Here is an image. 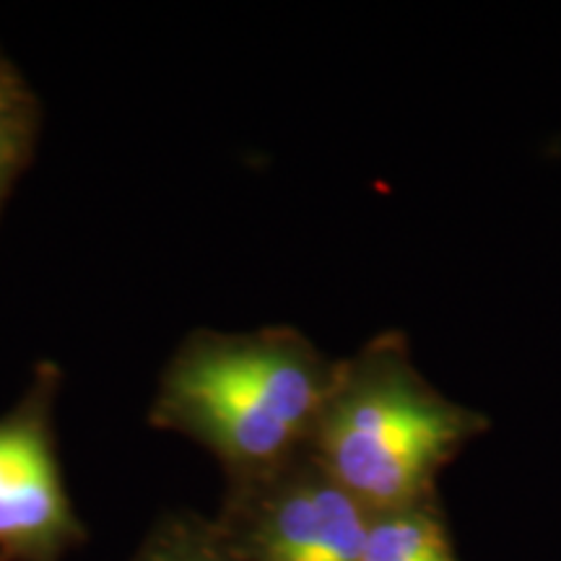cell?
I'll list each match as a JSON object with an SVG mask.
<instances>
[{"mask_svg": "<svg viewBox=\"0 0 561 561\" xmlns=\"http://www.w3.org/2000/svg\"><path fill=\"white\" fill-rule=\"evenodd\" d=\"M486 421L421 375L401 333L335 367L312 439L322 473L371 515L419 504L434 476Z\"/></svg>", "mask_w": 561, "mask_h": 561, "instance_id": "6da1fadb", "label": "cell"}, {"mask_svg": "<svg viewBox=\"0 0 561 561\" xmlns=\"http://www.w3.org/2000/svg\"><path fill=\"white\" fill-rule=\"evenodd\" d=\"M335 367L291 331L206 339L174 364L164 409L234 466H273L312 437Z\"/></svg>", "mask_w": 561, "mask_h": 561, "instance_id": "7a4b0ae2", "label": "cell"}, {"mask_svg": "<svg viewBox=\"0 0 561 561\" xmlns=\"http://www.w3.org/2000/svg\"><path fill=\"white\" fill-rule=\"evenodd\" d=\"M76 530L79 525L39 413L0 421V549L47 559Z\"/></svg>", "mask_w": 561, "mask_h": 561, "instance_id": "3957f363", "label": "cell"}, {"mask_svg": "<svg viewBox=\"0 0 561 561\" xmlns=\"http://www.w3.org/2000/svg\"><path fill=\"white\" fill-rule=\"evenodd\" d=\"M371 515L328 479L286 486L257 528L263 561H362Z\"/></svg>", "mask_w": 561, "mask_h": 561, "instance_id": "277c9868", "label": "cell"}, {"mask_svg": "<svg viewBox=\"0 0 561 561\" xmlns=\"http://www.w3.org/2000/svg\"><path fill=\"white\" fill-rule=\"evenodd\" d=\"M362 561H455L432 512L419 504L371 515Z\"/></svg>", "mask_w": 561, "mask_h": 561, "instance_id": "5b68a950", "label": "cell"}, {"mask_svg": "<svg viewBox=\"0 0 561 561\" xmlns=\"http://www.w3.org/2000/svg\"><path fill=\"white\" fill-rule=\"evenodd\" d=\"M30 140V112L16 87L0 89V195L16 172Z\"/></svg>", "mask_w": 561, "mask_h": 561, "instance_id": "8992f818", "label": "cell"}, {"mask_svg": "<svg viewBox=\"0 0 561 561\" xmlns=\"http://www.w3.org/2000/svg\"><path fill=\"white\" fill-rule=\"evenodd\" d=\"M3 87H9V81H5L3 76H0V89H3Z\"/></svg>", "mask_w": 561, "mask_h": 561, "instance_id": "52a82bcc", "label": "cell"}, {"mask_svg": "<svg viewBox=\"0 0 561 561\" xmlns=\"http://www.w3.org/2000/svg\"><path fill=\"white\" fill-rule=\"evenodd\" d=\"M182 561H210V559H201V557H195V559H182Z\"/></svg>", "mask_w": 561, "mask_h": 561, "instance_id": "ba28073f", "label": "cell"}]
</instances>
